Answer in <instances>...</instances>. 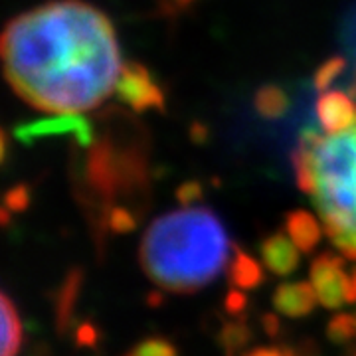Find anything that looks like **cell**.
Returning a JSON list of instances; mask_svg holds the SVG:
<instances>
[{"label":"cell","instance_id":"cell-18","mask_svg":"<svg viewBox=\"0 0 356 356\" xmlns=\"http://www.w3.org/2000/svg\"><path fill=\"white\" fill-rule=\"evenodd\" d=\"M135 226H137V220H135V216L129 212L127 208H113L109 212V228L117 232V234L133 232Z\"/></svg>","mask_w":356,"mask_h":356},{"label":"cell","instance_id":"cell-12","mask_svg":"<svg viewBox=\"0 0 356 356\" xmlns=\"http://www.w3.org/2000/svg\"><path fill=\"white\" fill-rule=\"evenodd\" d=\"M0 305H2V350L0 356H16L18 348H20V341H22V325L18 313L14 309L13 301L6 293H2L0 297Z\"/></svg>","mask_w":356,"mask_h":356},{"label":"cell","instance_id":"cell-14","mask_svg":"<svg viewBox=\"0 0 356 356\" xmlns=\"http://www.w3.org/2000/svg\"><path fill=\"white\" fill-rule=\"evenodd\" d=\"M252 339V329L248 327L245 321H232V323H226L222 327V332H220V343L224 346V350L228 353L229 356L234 353H238L240 348H243L245 344L250 343Z\"/></svg>","mask_w":356,"mask_h":356},{"label":"cell","instance_id":"cell-22","mask_svg":"<svg viewBox=\"0 0 356 356\" xmlns=\"http://www.w3.org/2000/svg\"><path fill=\"white\" fill-rule=\"evenodd\" d=\"M261 327H264L266 334H269L271 339H275V337H277L281 331L280 318L275 317L273 313H266V315L261 317Z\"/></svg>","mask_w":356,"mask_h":356},{"label":"cell","instance_id":"cell-17","mask_svg":"<svg viewBox=\"0 0 356 356\" xmlns=\"http://www.w3.org/2000/svg\"><path fill=\"white\" fill-rule=\"evenodd\" d=\"M344 65H346V62H344L343 58H331V60H327L325 64L318 67L317 74H315V86H317V89L329 88L332 83V79L343 74Z\"/></svg>","mask_w":356,"mask_h":356},{"label":"cell","instance_id":"cell-24","mask_svg":"<svg viewBox=\"0 0 356 356\" xmlns=\"http://www.w3.org/2000/svg\"><path fill=\"white\" fill-rule=\"evenodd\" d=\"M346 303H356V269L348 273L346 281Z\"/></svg>","mask_w":356,"mask_h":356},{"label":"cell","instance_id":"cell-2","mask_svg":"<svg viewBox=\"0 0 356 356\" xmlns=\"http://www.w3.org/2000/svg\"><path fill=\"white\" fill-rule=\"evenodd\" d=\"M229 240L208 208H182L156 218L140 242V266L149 280L172 293H194L226 267Z\"/></svg>","mask_w":356,"mask_h":356},{"label":"cell","instance_id":"cell-19","mask_svg":"<svg viewBox=\"0 0 356 356\" xmlns=\"http://www.w3.org/2000/svg\"><path fill=\"white\" fill-rule=\"evenodd\" d=\"M28 202H30V192H28V188H26L24 184L10 188L8 194H6V198H4L6 208H10L13 212H20V210H24L26 206H28Z\"/></svg>","mask_w":356,"mask_h":356},{"label":"cell","instance_id":"cell-16","mask_svg":"<svg viewBox=\"0 0 356 356\" xmlns=\"http://www.w3.org/2000/svg\"><path fill=\"white\" fill-rule=\"evenodd\" d=\"M127 356H177V350L163 339H147L137 344Z\"/></svg>","mask_w":356,"mask_h":356},{"label":"cell","instance_id":"cell-20","mask_svg":"<svg viewBox=\"0 0 356 356\" xmlns=\"http://www.w3.org/2000/svg\"><path fill=\"white\" fill-rule=\"evenodd\" d=\"M76 343L79 346L93 348L95 344L99 343V331H97V327H93L91 323H81L76 329Z\"/></svg>","mask_w":356,"mask_h":356},{"label":"cell","instance_id":"cell-25","mask_svg":"<svg viewBox=\"0 0 356 356\" xmlns=\"http://www.w3.org/2000/svg\"><path fill=\"white\" fill-rule=\"evenodd\" d=\"M248 356H283L281 350L273 348V346H257L252 353H248Z\"/></svg>","mask_w":356,"mask_h":356},{"label":"cell","instance_id":"cell-10","mask_svg":"<svg viewBox=\"0 0 356 356\" xmlns=\"http://www.w3.org/2000/svg\"><path fill=\"white\" fill-rule=\"evenodd\" d=\"M81 281H83L81 269H72L65 275L64 285H62L58 301H56V325H58L60 332H67L70 325H72L77 297H79V291H81Z\"/></svg>","mask_w":356,"mask_h":356},{"label":"cell","instance_id":"cell-3","mask_svg":"<svg viewBox=\"0 0 356 356\" xmlns=\"http://www.w3.org/2000/svg\"><path fill=\"white\" fill-rule=\"evenodd\" d=\"M293 170L299 188L313 196L325 234L356 261V121L327 135L305 129L293 153Z\"/></svg>","mask_w":356,"mask_h":356},{"label":"cell","instance_id":"cell-7","mask_svg":"<svg viewBox=\"0 0 356 356\" xmlns=\"http://www.w3.org/2000/svg\"><path fill=\"white\" fill-rule=\"evenodd\" d=\"M317 291L313 283L307 281H291L281 283L273 293V307L285 317H307L317 307Z\"/></svg>","mask_w":356,"mask_h":356},{"label":"cell","instance_id":"cell-21","mask_svg":"<svg viewBox=\"0 0 356 356\" xmlns=\"http://www.w3.org/2000/svg\"><path fill=\"white\" fill-rule=\"evenodd\" d=\"M226 311H228L229 315H234V317H238V315H242L243 309L248 305V297L243 295L242 289H238V287H234L232 291L228 293V297H226Z\"/></svg>","mask_w":356,"mask_h":356},{"label":"cell","instance_id":"cell-26","mask_svg":"<svg viewBox=\"0 0 356 356\" xmlns=\"http://www.w3.org/2000/svg\"><path fill=\"white\" fill-rule=\"evenodd\" d=\"M161 303H163V295H161V293H153V295L149 297V305L151 307L161 305Z\"/></svg>","mask_w":356,"mask_h":356},{"label":"cell","instance_id":"cell-15","mask_svg":"<svg viewBox=\"0 0 356 356\" xmlns=\"http://www.w3.org/2000/svg\"><path fill=\"white\" fill-rule=\"evenodd\" d=\"M356 337V317L348 313H339L327 325V339L332 344L344 346Z\"/></svg>","mask_w":356,"mask_h":356},{"label":"cell","instance_id":"cell-1","mask_svg":"<svg viewBox=\"0 0 356 356\" xmlns=\"http://www.w3.org/2000/svg\"><path fill=\"white\" fill-rule=\"evenodd\" d=\"M0 54L14 93L58 115L99 107L123 70L111 20L81 0H56L18 14L2 32Z\"/></svg>","mask_w":356,"mask_h":356},{"label":"cell","instance_id":"cell-5","mask_svg":"<svg viewBox=\"0 0 356 356\" xmlns=\"http://www.w3.org/2000/svg\"><path fill=\"white\" fill-rule=\"evenodd\" d=\"M348 271L343 257L321 254L311 266V283L315 287L318 303L325 309H341L346 303Z\"/></svg>","mask_w":356,"mask_h":356},{"label":"cell","instance_id":"cell-6","mask_svg":"<svg viewBox=\"0 0 356 356\" xmlns=\"http://www.w3.org/2000/svg\"><path fill=\"white\" fill-rule=\"evenodd\" d=\"M317 119L327 133L344 131L356 121V103L344 91H327L318 97Z\"/></svg>","mask_w":356,"mask_h":356},{"label":"cell","instance_id":"cell-8","mask_svg":"<svg viewBox=\"0 0 356 356\" xmlns=\"http://www.w3.org/2000/svg\"><path fill=\"white\" fill-rule=\"evenodd\" d=\"M299 248L295 245L289 234H273L264 240L259 254H261V261L264 266L277 277H287L293 271L299 267Z\"/></svg>","mask_w":356,"mask_h":356},{"label":"cell","instance_id":"cell-13","mask_svg":"<svg viewBox=\"0 0 356 356\" xmlns=\"http://www.w3.org/2000/svg\"><path fill=\"white\" fill-rule=\"evenodd\" d=\"M289 97L277 86H266L255 93V109L266 119H277L287 111Z\"/></svg>","mask_w":356,"mask_h":356},{"label":"cell","instance_id":"cell-11","mask_svg":"<svg viewBox=\"0 0 356 356\" xmlns=\"http://www.w3.org/2000/svg\"><path fill=\"white\" fill-rule=\"evenodd\" d=\"M228 277L234 287L243 289V291H250V289L259 287L264 283V280H266L261 266L255 261L254 257H250L243 250H240V248L234 250V259L229 264Z\"/></svg>","mask_w":356,"mask_h":356},{"label":"cell","instance_id":"cell-9","mask_svg":"<svg viewBox=\"0 0 356 356\" xmlns=\"http://www.w3.org/2000/svg\"><path fill=\"white\" fill-rule=\"evenodd\" d=\"M321 229L323 228L317 218L305 210H295L285 218V232L289 234V238L303 254H309L317 248L321 240Z\"/></svg>","mask_w":356,"mask_h":356},{"label":"cell","instance_id":"cell-29","mask_svg":"<svg viewBox=\"0 0 356 356\" xmlns=\"http://www.w3.org/2000/svg\"><path fill=\"white\" fill-rule=\"evenodd\" d=\"M287 356H291V355H287Z\"/></svg>","mask_w":356,"mask_h":356},{"label":"cell","instance_id":"cell-28","mask_svg":"<svg viewBox=\"0 0 356 356\" xmlns=\"http://www.w3.org/2000/svg\"><path fill=\"white\" fill-rule=\"evenodd\" d=\"M350 95H356V77L355 81H353V88H350Z\"/></svg>","mask_w":356,"mask_h":356},{"label":"cell","instance_id":"cell-4","mask_svg":"<svg viewBox=\"0 0 356 356\" xmlns=\"http://www.w3.org/2000/svg\"><path fill=\"white\" fill-rule=\"evenodd\" d=\"M115 93L135 111L165 109V95L154 81L151 72L140 64L123 65Z\"/></svg>","mask_w":356,"mask_h":356},{"label":"cell","instance_id":"cell-27","mask_svg":"<svg viewBox=\"0 0 356 356\" xmlns=\"http://www.w3.org/2000/svg\"><path fill=\"white\" fill-rule=\"evenodd\" d=\"M175 4H177L178 8H184V6H188L192 2H196V0H172Z\"/></svg>","mask_w":356,"mask_h":356},{"label":"cell","instance_id":"cell-23","mask_svg":"<svg viewBox=\"0 0 356 356\" xmlns=\"http://www.w3.org/2000/svg\"><path fill=\"white\" fill-rule=\"evenodd\" d=\"M178 196H180L182 204H191L192 200L200 198V186H198V182H191V184H184V186H182V188L178 191Z\"/></svg>","mask_w":356,"mask_h":356}]
</instances>
